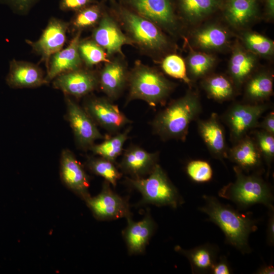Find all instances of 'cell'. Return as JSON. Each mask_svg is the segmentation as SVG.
Returning <instances> with one entry per match:
<instances>
[{
	"label": "cell",
	"mask_w": 274,
	"mask_h": 274,
	"mask_svg": "<svg viewBox=\"0 0 274 274\" xmlns=\"http://www.w3.org/2000/svg\"><path fill=\"white\" fill-rule=\"evenodd\" d=\"M110 12L131 41L133 47L154 61L172 53L174 44L160 27L119 4L109 0Z\"/></svg>",
	"instance_id": "obj_1"
},
{
	"label": "cell",
	"mask_w": 274,
	"mask_h": 274,
	"mask_svg": "<svg viewBox=\"0 0 274 274\" xmlns=\"http://www.w3.org/2000/svg\"><path fill=\"white\" fill-rule=\"evenodd\" d=\"M203 197L205 204L199 210L220 227L227 243L243 254L251 252L248 241L250 234L257 227L256 221L221 203L214 196L204 195Z\"/></svg>",
	"instance_id": "obj_2"
},
{
	"label": "cell",
	"mask_w": 274,
	"mask_h": 274,
	"mask_svg": "<svg viewBox=\"0 0 274 274\" xmlns=\"http://www.w3.org/2000/svg\"><path fill=\"white\" fill-rule=\"evenodd\" d=\"M201 109L198 95L188 91L157 114L151 122L153 132L164 141H185L190 124L198 116Z\"/></svg>",
	"instance_id": "obj_3"
},
{
	"label": "cell",
	"mask_w": 274,
	"mask_h": 274,
	"mask_svg": "<svg viewBox=\"0 0 274 274\" xmlns=\"http://www.w3.org/2000/svg\"><path fill=\"white\" fill-rule=\"evenodd\" d=\"M174 87V84L157 68L136 60L129 72L125 104L140 99L150 106H157L165 101Z\"/></svg>",
	"instance_id": "obj_4"
},
{
	"label": "cell",
	"mask_w": 274,
	"mask_h": 274,
	"mask_svg": "<svg viewBox=\"0 0 274 274\" xmlns=\"http://www.w3.org/2000/svg\"><path fill=\"white\" fill-rule=\"evenodd\" d=\"M236 179L221 188V197L231 200L238 207L245 209L256 204L272 208L273 197L271 188L261 177L256 175H246L238 166H234Z\"/></svg>",
	"instance_id": "obj_5"
},
{
	"label": "cell",
	"mask_w": 274,
	"mask_h": 274,
	"mask_svg": "<svg viewBox=\"0 0 274 274\" xmlns=\"http://www.w3.org/2000/svg\"><path fill=\"white\" fill-rule=\"evenodd\" d=\"M127 182L142 195V203L177 208L183 199L160 165L157 164L145 178H126Z\"/></svg>",
	"instance_id": "obj_6"
},
{
	"label": "cell",
	"mask_w": 274,
	"mask_h": 274,
	"mask_svg": "<svg viewBox=\"0 0 274 274\" xmlns=\"http://www.w3.org/2000/svg\"><path fill=\"white\" fill-rule=\"evenodd\" d=\"M138 15L151 21L173 37L181 32L175 0H116Z\"/></svg>",
	"instance_id": "obj_7"
},
{
	"label": "cell",
	"mask_w": 274,
	"mask_h": 274,
	"mask_svg": "<svg viewBox=\"0 0 274 274\" xmlns=\"http://www.w3.org/2000/svg\"><path fill=\"white\" fill-rule=\"evenodd\" d=\"M83 108L96 125L115 134L132 123L118 106L106 97L86 96Z\"/></svg>",
	"instance_id": "obj_8"
},
{
	"label": "cell",
	"mask_w": 274,
	"mask_h": 274,
	"mask_svg": "<svg viewBox=\"0 0 274 274\" xmlns=\"http://www.w3.org/2000/svg\"><path fill=\"white\" fill-rule=\"evenodd\" d=\"M91 39L106 51L109 59L116 55H124L122 51L124 46L133 47L106 6L100 21L93 28Z\"/></svg>",
	"instance_id": "obj_9"
},
{
	"label": "cell",
	"mask_w": 274,
	"mask_h": 274,
	"mask_svg": "<svg viewBox=\"0 0 274 274\" xmlns=\"http://www.w3.org/2000/svg\"><path fill=\"white\" fill-rule=\"evenodd\" d=\"M66 118L72 129L77 146L82 150H89L97 140L106 138L99 131L97 125L83 107L65 95Z\"/></svg>",
	"instance_id": "obj_10"
},
{
	"label": "cell",
	"mask_w": 274,
	"mask_h": 274,
	"mask_svg": "<svg viewBox=\"0 0 274 274\" xmlns=\"http://www.w3.org/2000/svg\"><path fill=\"white\" fill-rule=\"evenodd\" d=\"M129 70L125 55H116L104 63L99 72V88L112 101L120 97L127 87Z\"/></svg>",
	"instance_id": "obj_11"
},
{
	"label": "cell",
	"mask_w": 274,
	"mask_h": 274,
	"mask_svg": "<svg viewBox=\"0 0 274 274\" xmlns=\"http://www.w3.org/2000/svg\"><path fill=\"white\" fill-rule=\"evenodd\" d=\"M110 185L105 181L100 193L93 197L89 196L85 200L94 216L101 220L131 216L127 200L114 192Z\"/></svg>",
	"instance_id": "obj_12"
},
{
	"label": "cell",
	"mask_w": 274,
	"mask_h": 274,
	"mask_svg": "<svg viewBox=\"0 0 274 274\" xmlns=\"http://www.w3.org/2000/svg\"><path fill=\"white\" fill-rule=\"evenodd\" d=\"M53 80L54 88L76 98L86 96L99 88L98 72L86 67L63 73Z\"/></svg>",
	"instance_id": "obj_13"
},
{
	"label": "cell",
	"mask_w": 274,
	"mask_h": 274,
	"mask_svg": "<svg viewBox=\"0 0 274 274\" xmlns=\"http://www.w3.org/2000/svg\"><path fill=\"white\" fill-rule=\"evenodd\" d=\"M268 109L265 104H235L227 111L225 121L232 139L237 142L251 129L258 126V120Z\"/></svg>",
	"instance_id": "obj_14"
},
{
	"label": "cell",
	"mask_w": 274,
	"mask_h": 274,
	"mask_svg": "<svg viewBox=\"0 0 274 274\" xmlns=\"http://www.w3.org/2000/svg\"><path fill=\"white\" fill-rule=\"evenodd\" d=\"M68 26V23L60 19L52 18L38 40L33 42L26 41L32 50L41 56L47 67L52 56L62 49Z\"/></svg>",
	"instance_id": "obj_15"
},
{
	"label": "cell",
	"mask_w": 274,
	"mask_h": 274,
	"mask_svg": "<svg viewBox=\"0 0 274 274\" xmlns=\"http://www.w3.org/2000/svg\"><path fill=\"white\" fill-rule=\"evenodd\" d=\"M122 153L118 167L122 173L132 179L149 176L158 164V152H149L137 145L130 146Z\"/></svg>",
	"instance_id": "obj_16"
},
{
	"label": "cell",
	"mask_w": 274,
	"mask_h": 274,
	"mask_svg": "<svg viewBox=\"0 0 274 274\" xmlns=\"http://www.w3.org/2000/svg\"><path fill=\"white\" fill-rule=\"evenodd\" d=\"M60 174L63 183L71 190L86 200L88 193L89 178L73 153L62 150L60 156Z\"/></svg>",
	"instance_id": "obj_17"
},
{
	"label": "cell",
	"mask_w": 274,
	"mask_h": 274,
	"mask_svg": "<svg viewBox=\"0 0 274 274\" xmlns=\"http://www.w3.org/2000/svg\"><path fill=\"white\" fill-rule=\"evenodd\" d=\"M81 32L76 31L68 46L52 56L45 77L46 84L63 73L82 67L83 62L78 51Z\"/></svg>",
	"instance_id": "obj_18"
},
{
	"label": "cell",
	"mask_w": 274,
	"mask_h": 274,
	"mask_svg": "<svg viewBox=\"0 0 274 274\" xmlns=\"http://www.w3.org/2000/svg\"><path fill=\"white\" fill-rule=\"evenodd\" d=\"M45 76L37 65L24 61L12 60L6 81L13 88H35L45 84Z\"/></svg>",
	"instance_id": "obj_19"
},
{
	"label": "cell",
	"mask_w": 274,
	"mask_h": 274,
	"mask_svg": "<svg viewBox=\"0 0 274 274\" xmlns=\"http://www.w3.org/2000/svg\"><path fill=\"white\" fill-rule=\"evenodd\" d=\"M127 225L123 235L130 254L143 253L155 228V223L150 215L142 220L134 222L131 216L126 218Z\"/></svg>",
	"instance_id": "obj_20"
},
{
	"label": "cell",
	"mask_w": 274,
	"mask_h": 274,
	"mask_svg": "<svg viewBox=\"0 0 274 274\" xmlns=\"http://www.w3.org/2000/svg\"><path fill=\"white\" fill-rule=\"evenodd\" d=\"M200 135L211 153L220 159L227 156L225 133L215 113L198 123Z\"/></svg>",
	"instance_id": "obj_21"
},
{
	"label": "cell",
	"mask_w": 274,
	"mask_h": 274,
	"mask_svg": "<svg viewBox=\"0 0 274 274\" xmlns=\"http://www.w3.org/2000/svg\"><path fill=\"white\" fill-rule=\"evenodd\" d=\"M176 11L190 23L200 21L221 9L223 0H175Z\"/></svg>",
	"instance_id": "obj_22"
},
{
	"label": "cell",
	"mask_w": 274,
	"mask_h": 274,
	"mask_svg": "<svg viewBox=\"0 0 274 274\" xmlns=\"http://www.w3.org/2000/svg\"><path fill=\"white\" fill-rule=\"evenodd\" d=\"M175 249L188 259L194 273L211 272L217 260L218 248L210 244H206L190 250H185L177 246Z\"/></svg>",
	"instance_id": "obj_23"
},
{
	"label": "cell",
	"mask_w": 274,
	"mask_h": 274,
	"mask_svg": "<svg viewBox=\"0 0 274 274\" xmlns=\"http://www.w3.org/2000/svg\"><path fill=\"white\" fill-rule=\"evenodd\" d=\"M224 15L232 26L240 27L247 24L257 15V0H223Z\"/></svg>",
	"instance_id": "obj_24"
},
{
	"label": "cell",
	"mask_w": 274,
	"mask_h": 274,
	"mask_svg": "<svg viewBox=\"0 0 274 274\" xmlns=\"http://www.w3.org/2000/svg\"><path fill=\"white\" fill-rule=\"evenodd\" d=\"M193 44L204 50L223 48L228 43L229 34L226 29L217 24H209L200 27L192 33Z\"/></svg>",
	"instance_id": "obj_25"
},
{
	"label": "cell",
	"mask_w": 274,
	"mask_h": 274,
	"mask_svg": "<svg viewBox=\"0 0 274 274\" xmlns=\"http://www.w3.org/2000/svg\"><path fill=\"white\" fill-rule=\"evenodd\" d=\"M230 160L242 170H250L259 167L261 153L255 143L250 138H244L229 151Z\"/></svg>",
	"instance_id": "obj_26"
},
{
	"label": "cell",
	"mask_w": 274,
	"mask_h": 274,
	"mask_svg": "<svg viewBox=\"0 0 274 274\" xmlns=\"http://www.w3.org/2000/svg\"><path fill=\"white\" fill-rule=\"evenodd\" d=\"M256 63L255 55L236 46L229 63V72L232 81L237 85H241L252 73Z\"/></svg>",
	"instance_id": "obj_27"
},
{
	"label": "cell",
	"mask_w": 274,
	"mask_h": 274,
	"mask_svg": "<svg viewBox=\"0 0 274 274\" xmlns=\"http://www.w3.org/2000/svg\"><path fill=\"white\" fill-rule=\"evenodd\" d=\"M131 126H128L123 131L119 132L111 137L106 138L100 144H94L89 150L95 155L106 158L113 162L123 153L125 143L128 138Z\"/></svg>",
	"instance_id": "obj_28"
},
{
	"label": "cell",
	"mask_w": 274,
	"mask_h": 274,
	"mask_svg": "<svg viewBox=\"0 0 274 274\" xmlns=\"http://www.w3.org/2000/svg\"><path fill=\"white\" fill-rule=\"evenodd\" d=\"M105 8L104 1L98 2L76 12L71 20L72 27L76 31L94 28L100 21Z\"/></svg>",
	"instance_id": "obj_29"
},
{
	"label": "cell",
	"mask_w": 274,
	"mask_h": 274,
	"mask_svg": "<svg viewBox=\"0 0 274 274\" xmlns=\"http://www.w3.org/2000/svg\"><path fill=\"white\" fill-rule=\"evenodd\" d=\"M272 90L271 76L266 73H261L249 80L246 87V94L251 101H260L269 97Z\"/></svg>",
	"instance_id": "obj_30"
},
{
	"label": "cell",
	"mask_w": 274,
	"mask_h": 274,
	"mask_svg": "<svg viewBox=\"0 0 274 274\" xmlns=\"http://www.w3.org/2000/svg\"><path fill=\"white\" fill-rule=\"evenodd\" d=\"M78 51L83 64L88 68L110 60L106 51L91 38L81 39Z\"/></svg>",
	"instance_id": "obj_31"
},
{
	"label": "cell",
	"mask_w": 274,
	"mask_h": 274,
	"mask_svg": "<svg viewBox=\"0 0 274 274\" xmlns=\"http://www.w3.org/2000/svg\"><path fill=\"white\" fill-rule=\"evenodd\" d=\"M203 86L208 96L219 101L229 99L233 94L232 84L222 75H216L207 78Z\"/></svg>",
	"instance_id": "obj_32"
},
{
	"label": "cell",
	"mask_w": 274,
	"mask_h": 274,
	"mask_svg": "<svg viewBox=\"0 0 274 274\" xmlns=\"http://www.w3.org/2000/svg\"><path fill=\"white\" fill-rule=\"evenodd\" d=\"M115 163L101 157H89L86 165L93 174L105 179L112 185L115 186L121 178L122 173L118 170Z\"/></svg>",
	"instance_id": "obj_33"
},
{
	"label": "cell",
	"mask_w": 274,
	"mask_h": 274,
	"mask_svg": "<svg viewBox=\"0 0 274 274\" xmlns=\"http://www.w3.org/2000/svg\"><path fill=\"white\" fill-rule=\"evenodd\" d=\"M215 60V57L210 54L191 50L187 58L186 68L192 78H201L211 70Z\"/></svg>",
	"instance_id": "obj_34"
},
{
	"label": "cell",
	"mask_w": 274,
	"mask_h": 274,
	"mask_svg": "<svg viewBox=\"0 0 274 274\" xmlns=\"http://www.w3.org/2000/svg\"><path fill=\"white\" fill-rule=\"evenodd\" d=\"M242 39L247 49L255 55L268 57L273 53V41L260 33L248 31L243 35Z\"/></svg>",
	"instance_id": "obj_35"
},
{
	"label": "cell",
	"mask_w": 274,
	"mask_h": 274,
	"mask_svg": "<svg viewBox=\"0 0 274 274\" xmlns=\"http://www.w3.org/2000/svg\"><path fill=\"white\" fill-rule=\"evenodd\" d=\"M163 71L167 75L183 81L190 84L191 80L187 72L186 62L179 55L169 53L165 56L160 61Z\"/></svg>",
	"instance_id": "obj_36"
},
{
	"label": "cell",
	"mask_w": 274,
	"mask_h": 274,
	"mask_svg": "<svg viewBox=\"0 0 274 274\" xmlns=\"http://www.w3.org/2000/svg\"><path fill=\"white\" fill-rule=\"evenodd\" d=\"M186 172L189 177L197 183H204L210 181L213 171L208 162L203 160H193L186 166Z\"/></svg>",
	"instance_id": "obj_37"
},
{
	"label": "cell",
	"mask_w": 274,
	"mask_h": 274,
	"mask_svg": "<svg viewBox=\"0 0 274 274\" xmlns=\"http://www.w3.org/2000/svg\"><path fill=\"white\" fill-rule=\"evenodd\" d=\"M257 146L264 157L268 167L274 157V136L264 130L256 132Z\"/></svg>",
	"instance_id": "obj_38"
},
{
	"label": "cell",
	"mask_w": 274,
	"mask_h": 274,
	"mask_svg": "<svg viewBox=\"0 0 274 274\" xmlns=\"http://www.w3.org/2000/svg\"><path fill=\"white\" fill-rule=\"evenodd\" d=\"M97 2V0H60L59 8L62 11L76 12Z\"/></svg>",
	"instance_id": "obj_39"
},
{
	"label": "cell",
	"mask_w": 274,
	"mask_h": 274,
	"mask_svg": "<svg viewBox=\"0 0 274 274\" xmlns=\"http://www.w3.org/2000/svg\"><path fill=\"white\" fill-rule=\"evenodd\" d=\"M15 11L24 13L28 11L38 0H5Z\"/></svg>",
	"instance_id": "obj_40"
},
{
	"label": "cell",
	"mask_w": 274,
	"mask_h": 274,
	"mask_svg": "<svg viewBox=\"0 0 274 274\" xmlns=\"http://www.w3.org/2000/svg\"><path fill=\"white\" fill-rule=\"evenodd\" d=\"M231 270L225 256H221L214 264L211 273L213 274H229Z\"/></svg>",
	"instance_id": "obj_41"
},
{
	"label": "cell",
	"mask_w": 274,
	"mask_h": 274,
	"mask_svg": "<svg viewBox=\"0 0 274 274\" xmlns=\"http://www.w3.org/2000/svg\"><path fill=\"white\" fill-rule=\"evenodd\" d=\"M269 218L266 231V240L268 245L274 244V214L273 207L268 208Z\"/></svg>",
	"instance_id": "obj_42"
},
{
	"label": "cell",
	"mask_w": 274,
	"mask_h": 274,
	"mask_svg": "<svg viewBox=\"0 0 274 274\" xmlns=\"http://www.w3.org/2000/svg\"><path fill=\"white\" fill-rule=\"evenodd\" d=\"M259 127L262 128L264 131L274 134V113L270 112L264 118L263 121L259 124Z\"/></svg>",
	"instance_id": "obj_43"
},
{
	"label": "cell",
	"mask_w": 274,
	"mask_h": 274,
	"mask_svg": "<svg viewBox=\"0 0 274 274\" xmlns=\"http://www.w3.org/2000/svg\"><path fill=\"white\" fill-rule=\"evenodd\" d=\"M265 8L266 15L272 18L274 16V0H265Z\"/></svg>",
	"instance_id": "obj_44"
},
{
	"label": "cell",
	"mask_w": 274,
	"mask_h": 274,
	"mask_svg": "<svg viewBox=\"0 0 274 274\" xmlns=\"http://www.w3.org/2000/svg\"><path fill=\"white\" fill-rule=\"evenodd\" d=\"M256 273L259 274H273L274 273V268L271 265L263 266L260 268Z\"/></svg>",
	"instance_id": "obj_45"
},
{
	"label": "cell",
	"mask_w": 274,
	"mask_h": 274,
	"mask_svg": "<svg viewBox=\"0 0 274 274\" xmlns=\"http://www.w3.org/2000/svg\"><path fill=\"white\" fill-rule=\"evenodd\" d=\"M109 1V0H102V1H104V2H105V1Z\"/></svg>",
	"instance_id": "obj_46"
}]
</instances>
